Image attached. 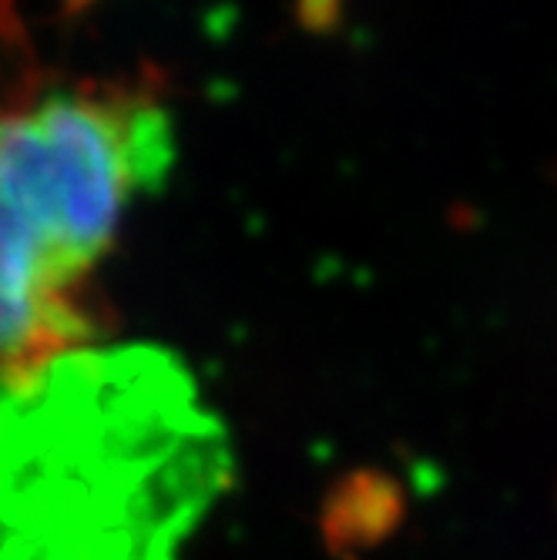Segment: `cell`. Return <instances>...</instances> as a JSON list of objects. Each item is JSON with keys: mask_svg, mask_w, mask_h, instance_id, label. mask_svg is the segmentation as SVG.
Here are the masks:
<instances>
[{"mask_svg": "<svg viewBox=\"0 0 557 560\" xmlns=\"http://www.w3.org/2000/svg\"><path fill=\"white\" fill-rule=\"evenodd\" d=\"M222 430L151 346H74L0 383V560H169Z\"/></svg>", "mask_w": 557, "mask_h": 560, "instance_id": "1", "label": "cell"}, {"mask_svg": "<svg viewBox=\"0 0 557 560\" xmlns=\"http://www.w3.org/2000/svg\"><path fill=\"white\" fill-rule=\"evenodd\" d=\"M172 162V118L135 88H65L0 118V383L91 342L81 289Z\"/></svg>", "mask_w": 557, "mask_h": 560, "instance_id": "2", "label": "cell"}]
</instances>
